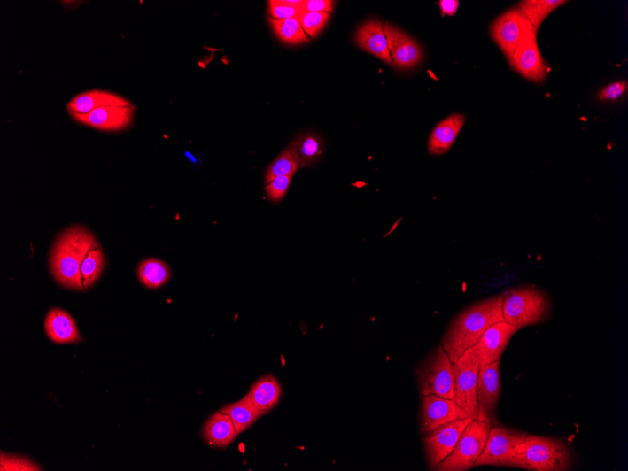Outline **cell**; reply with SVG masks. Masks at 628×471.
Wrapping results in <instances>:
<instances>
[{
	"mask_svg": "<svg viewBox=\"0 0 628 471\" xmlns=\"http://www.w3.org/2000/svg\"><path fill=\"white\" fill-rule=\"evenodd\" d=\"M502 299L503 294L475 303L454 319L441 343L453 363L477 344L490 327L503 322Z\"/></svg>",
	"mask_w": 628,
	"mask_h": 471,
	"instance_id": "6da1fadb",
	"label": "cell"
},
{
	"mask_svg": "<svg viewBox=\"0 0 628 471\" xmlns=\"http://www.w3.org/2000/svg\"><path fill=\"white\" fill-rule=\"evenodd\" d=\"M100 245L87 227L74 225L61 233L54 242L50 266L56 282L71 290L82 291L81 264L87 254Z\"/></svg>",
	"mask_w": 628,
	"mask_h": 471,
	"instance_id": "7a4b0ae2",
	"label": "cell"
},
{
	"mask_svg": "<svg viewBox=\"0 0 628 471\" xmlns=\"http://www.w3.org/2000/svg\"><path fill=\"white\" fill-rule=\"evenodd\" d=\"M568 445L553 437L527 434L516 447L514 467L532 471H565L572 466Z\"/></svg>",
	"mask_w": 628,
	"mask_h": 471,
	"instance_id": "3957f363",
	"label": "cell"
},
{
	"mask_svg": "<svg viewBox=\"0 0 628 471\" xmlns=\"http://www.w3.org/2000/svg\"><path fill=\"white\" fill-rule=\"evenodd\" d=\"M549 312V298L538 288L522 286L503 293V322L519 329L542 323Z\"/></svg>",
	"mask_w": 628,
	"mask_h": 471,
	"instance_id": "277c9868",
	"label": "cell"
},
{
	"mask_svg": "<svg viewBox=\"0 0 628 471\" xmlns=\"http://www.w3.org/2000/svg\"><path fill=\"white\" fill-rule=\"evenodd\" d=\"M492 422L472 420L449 455L436 468L437 471H467L475 467L482 454Z\"/></svg>",
	"mask_w": 628,
	"mask_h": 471,
	"instance_id": "5b68a950",
	"label": "cell"
},
{
	"mask_svg": "<svg viewBox=\"0 0 628 471\" xmlns=\"http://www.w3.org/2000/svg\"><path fill=\"white\" fill-rule=\"evenodd\" d=\"M416 377L422 397L435 394L454 400V364L441 345L419 366Z\"/></svg>",
	"mask_w": 628,
	"mask_h": 471,
	"instance_id": "8992f818",
	"label": "cell"
},
{
	"mask_svg": "<svg viewBox=\"0 0 628 471\" xmlns=\"http://www.w3.org/2000/svg\"><path fill=\"white\" fill-rule=\"evenodd\" d=\"M454 364V400L472 420L478 417L477 383L480 357L477 346L469 349Z\"/></svg>",
	"mask_w": 628,
	"mask_h": 471,
	"instance_id": "52a82bcc",
	"label": "cell"
},
{
	"mask_svg": "<svg viewBox=\"0 0 628 471\" xmlns=\"http://www.w3.org/2000/svg\"><path fill=\"white\" fill-rule=\"evenodd\" d=\"M527 433H522L503 425L490 429L485 449L475 467L497 466L514 467L516 447L522 444Z\"/></svg>",
	"mask_w": 628,
	"mask_h": 471,
	"instance_id": "ba28073f",
	"label": "cell"
},
{
	"mask_svg": "<svg viewBox=\"0 0 628 471\" xmlns=\"http://www.w3.org/2000/svg\"><path fill=\"white\" fill-rule=\"evenodd\" d=\"M471 421L469 417L455 420L424 434L423 444L430 470L449 457Z\"/></svg>",
	"mask_w": 628,
	"mask_h": 471,
	"instance_id": "9c48e42d",
	"label": "cell"
},
{
	"mask_svg": "<svg viewBox=\"0 0 628 471\" xmlns=\"http://www.w3.org/2000/svg\"><path fill=\"white\" fill-rule=\"evenodd\" d=\"M533 29L525 15L517 7L504 12L492 26V35L510 62L518 44Z\"/></svg>",
	"mask_w": 628,
	"mask_h": 471,
	"instance_id": "30bf717a",
	"label": "cell"
},
{
	"mask_svg": "<svg viewBox=\"0 0 628 471\" xmlns=\"http://www.w3.org/2000/svg\"><path fill=\"white\" fill-rule=\"evenodd\" d=\"M538 32V29H533L518 44L509 63L526 80L542 83L547 79V66L539 49Z\"/></svg>",
	"mask_w": 628,
	"mask_h": 471,
	"instance_id": "8fae6325",
	"label": "cell"
},
{
	"mask_svg": "<svg viewBox=\"0 0 628 471\" xmlns=\"http://www.w3.org/2000/svg\"><path fill=\"white\" fill-rule=\"evenodd\" d=\"M464 418H469L466 410L454 400L440 398L435 394L422 397L421 431L423 434L430 432L441 425Z\"/></svg>",
	"mask_w": 628,
	"mask_h": 471,
	"instance_id": "7c38bea8",
	"label": "cell"
},
{
	"mask_svg": "<svg viewBox=\"0 0 628 471\" xmlns=\"http://www.w3.org/2000/svg\"><path fill=\"white\" fill-rule=\"evenodd\" d=\"M500 362L480 366L477 383L478 420L494 421L500 392Z\"/></svg>",
	"mask_w": 628,
	"mask_h": 471,
	"instance_id": "4fadbf2b",
	"label": "cell"
},
{
	"mask_svg": "<svg viewBox=\"0 0 628 471\" xmlns=\"http://www.w3.org/2000/svg\"><path fill=\"white\" fill-rule=\"evenodd\" d=\"M135 108L129 106H103L88 114L70 113L79 123L102 131H121L133 121Z\"/></svg>",
	"mask_w": 628,
	"mask_h": 471,
	"instance_id": "5bb4252c",
	"label": "cell"
},
{
	"mask_svg": "<svg viewBox=\"0 0 628 471\" xmlns=\"http://www.w3.org/2000/svg\"><path fill=\"white\" fill-rule=\"evenodd\" d=\"M384 32L393 67L411 69L419 66L423 55L417 42L390 23L384 26Z\"/></svg>",
	"mask_w": 628,
	"mask_h": 471,
	"instance_id": "9a60e30c",
	"label": "cell"
},
{
	"mask_svg": "<svg viewBox=\"0 0 628 471\" xmlns=\"http://www.w3.org/2000/svg\"><path fill=\"white\" fill-rule=\"evenodd\" d=\"M518 330L516 327L505 322L490 327L475 344L480 357V366H488L500 360L505 349Z\"/></svg>",
	"mask_w": 628,
	"mask_h": 471,
	"instance_id": "2e32d148",
	"label": "cell"
},
{
	"mask_svg": "<svg viewBox=\"0 0 628 471\" xmlns=\"http://www.w3.org/2000/svg\"><path fill=\"white\" fill-rule=\"evenodd\" d=\"M355 40L361 50L392 65L384 25L381 21L371 20L361 25L357 30Z\"/></svg>",
	"mask_w": 628,
	"mask_h": 471,
	"instance_id": "e0dca14e",
	"label": "cell"
},
{
	"mask_svg": "<svg viewBox=\"0 0 628 471\" xmlns=\"http://www.w3.org/2000/svg\"><path fill=\"white\" fill-rule=\"evenodd\" d=\"M44 328L49 338L58 344H76L82 341L74 318L65 310L51 309L45 317Z\"/></svg>",
	"mask_w": 628,
	"mask_h": 471,
	"instance_id": "ac0fdd59",
	"label": "cell"
},
{
	"mask_svg": "<svg viewBox=\"0 0 628 471\" xmlns=\"http://www.w3.org/2000/svg\"><path fill=\"white\" fill-rule=\"evenodd\" d=\"M466 123L462 114H454L444 119L434 128L428 141V151L432 156H441L452 148Z\"/></svg>",
	"mask_w": 628,
	"mask_h": 471,
	"instance_id": "d6986e66",
	"label": "cell"
},
{
	"mask_svg": "<svg viewBox=\"0 0 628 471\" xmlns=\"http://www.w3.org/2000/svg\"><path fill=\"white\" fill-rule=\"evenodd\" d=\"M131 103L124 97L105 90L94 89L74 97L67 104L70 113L88 114L103 106H129Z\"/></svg>",
	"mask_w": 628,
	"mask_h": 471,
	"instance_id": "ffe728a7",
	"label": "cell"
},
{
	"mask_svg": "<svg viewBox=\"0 0 628 471\" xmlns=\"http://www.w3.org/2000/svg\"><path fill=\"white\" fill-rule=\"evenodd\" d=\"M247 395L257 412L263 416L279 404L282 388L277 379L266 375L257 380Z\"/></svg>",
	"mask_w": 628,
	"mask_h": 471,
	"instance_id": "44dd1931",
	"label": "cell"
},
{
	"mask_svg": "<svg viewBox=\"0 0 628 471\" xmlns=\"http://www.w3.org/2000/svg\"><path fill=\"white\" fill-rule=\"evenodd\" d=\"M204 434L206 442L217 448L232 444L238 436L231 418L221 412L211 416L205 423Z\"/></svg>",
	"mask_w": 628,
	"mask_h": 471,
	"instance_id": "7402d4cb",
	"label": "cell"
},
{
	"mask_svg": "<svg viewBox=\"0 0 628 471\" xmlns=\"http://www.w3.org/2000/svg\"><path fill=\"white\" fill-rule=\"evenodd\" d=\"M291 146L295 151L299 169L313 165L323 153V140L314 133H306L298 136Z\"/></svg>",
	"mask_w": 628,
	"mask_h": 471,
	"instance_id": "603a6c76",
	"label": "cell"
},
{
	"mask_svg": "<svg viewBox=\"0 0 628 471\" xmlns=\"http://www.w3.org/2000/svg\"><path fill=\"white\" fill-rule=\"evenodd\" d=\"M137 276L147 288L159 289L170 281L172 271L165 262L150 258L140 264Z\"/></svg>",
	"mask_w": 628,
	"mask_h": 471,
	"instance_id": "cb8c5ba5",
	"label": "cell"
},
{
	"mask_svg": "<svg viewBox=\"0 0 628 471\" xmlns=\"http://www.w3.org/2000/svg\"><path fill=\"white\" fill-rule=\"evenodd\" d=\"M221 412L231 418L238 435L247 430L259 417H261L248 395L238 402L224 406Z\"/></svg>",
	"mask_w": 628,
	"mask_h": 471,
	"instance_id": "d4e9b609",
	"label": "cell"
},
{
	"mask_svg": "<svg viewBox=\"0 0 628 471\" xmlns=\"http://www.w3.org/2000/svg\"><path fill=\"white\" fill-rule=\"evenodd\" d=\"M568 2L563 0H525L517 9L522 12L533 27L539 30L548 15Z\"/></svg>",
	"mask_w": 628,
	"mask_h": 471,
	"instance_id": "484cf974",
	"label": "cell"
},
{
	"mask_svg": "<svg viewBox=\"0 0 628 471\" xmlns=\"http://www.w3.org/2000/svg\"><path fill=\"white\" fill-rule=\"evenodd\" d=\"M105 267V258L100 245L91 250L81 264V278L84 290L93 286L101 277Z\"/></svg>",
	"mask_w": 628,
	"mask_h": 471,
	"instance_id": "4316f807",
	"label": "cell"
},
{
	"mask_svg": "<svg viewBox=\"0 0 628 471\" xmlns=\"http://www.w3.org/2000/svg\"><path fill=\"white\" fill-rule=\"evenodd\" d=\"M269 23L277 35L283 42L288 44H301L309 42L307 35L300 24L299 19L278 20L269 19Z\"/></svg>",
	"mask_w": 628,
	"mask_h": 471,
	"instance_id": "83f0119b",
	"label": "cell"
},
{
	"mask_svg": "<svg viewBox=\"0 0 628 471\" xmlns=\"http://www.w3.org/2000/svg\"><path fill=\"white\" fill-rule=\"evenodd\" d=\"M299 170L295 151L291 144L275 158L266 172V184L280 176L295 175Z\"/></svg>",
	"mask_w": 628,
	"mask_h": 471,
	"instance_id": "f1b7e54d",
	"label": "cell"
},
{
	"mask_svg": "<svg viewBox=\"0 0 628 471\" xmlns=\"http://www.w3.org/2000/svg\"><path fill=\"white\" fill-rule=\"evenodd\" d=\"M299 21L306 35L315 37L330 19L328 12H302Z\"/></svg>",
	"mask_w": 628,
	"mask_h": 471,
	"instance_id": "f546056e",
	"label": "cell"
},
{
	"mask_svg": "<svg viewBox=\"0 0 628 471\" xmlns=\"http://www.w3.org/2000/svg\"><path fill=\"white\" fill-rule=\"evenodd\" d=\"M294 175L280 176L273 179L266 185V192L269 197V200L274 203L281 202L286 196L291 181H292Z\"/></svg>",
	"mask_w": 628,
	"mask_h": 471,
	"instance_id": "4dcf8cb0",
	"label": "cell"
},
{
	"mask_svg": "<svg viewBox=\"0 0 628 471\" xmlns=\"http://www.w3.org/2000/svg\"><path fill=\"white\" fill-rule=\"evenodd\" d=\"M268 10L271 19L278 20L298 19L302 12L301 8L288 6L283 0H270Z\"/></svg>",
	"mask_w": 628,
	"mask_h": 471,
	"instance_id": "1f68e13d",
	"label": "cell"
},
{
	"mask_svg": "<svg viewBox=\"0 0 628 471\" xmlns=\"http://www.w3.org/2000/svg\"><path fill=\"white\" fill-rule=\"evenodd\" d=\"M2 470H42L39 466L23 458L2 455Z\"/></svg>",
	"mask_w": 628,
	"mask_h": 471,
	"instance_id": "d6a6232c",
	"label": "cell"
},
{
	"mask_svg": "<svg viewBox=\"0 0 628 471\" xmlns=\"http://www.w3.org/2000/svg\"><path fill=\"white\" fill-rule=\"evenodd\" d=\"M627 90L626 81H617L604 88L599 95L601 101H615L622 97Z\"/></svg>",
	"mask_w": 628,
	"mask_h": 471,
	"instance_id": "836d02e7",
	"label": "cell"
},
{
	"mask_svg": "<svg viewBox=\"0 0 628 471\" xmlns=\"http://www.w3.org/2000/svg\"><path fill=\"white\" fill-rule=\"evenodd\" d=\"M335 2L331 0H304L301 7L302 12H331L334 10Z\"/></svg>",
	"mask_w": 628,
	"mask_h": 471,
	"instance_id": "e575fe53",
	"label": "cell"
},
{
	"mask_svg": "<svg viewBox=\"0 0 628 471\" xmlns=\"http://www.w3.org/2000/svg\"><path fill=\"white\" fill-rule=\"evenodd\" d=\"M438 5L441 11L442 17H444V15H449V17H453V15L457 12L459 2H457V0H441Z\"/></svg>",
	"mask_w": 628,
	"mask_h": 471,
	"instance_id": "d590c367",
	"label": "cell"
}]
</instances>
